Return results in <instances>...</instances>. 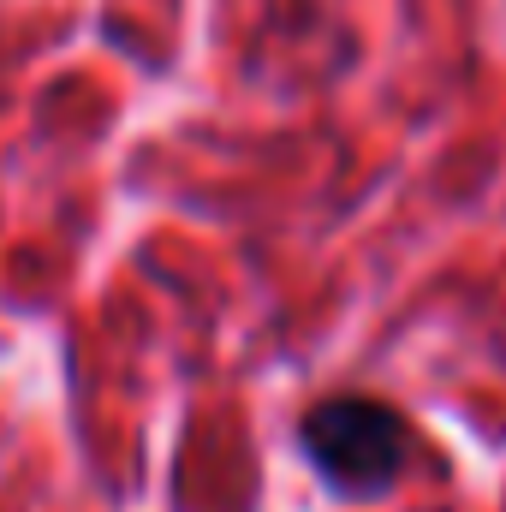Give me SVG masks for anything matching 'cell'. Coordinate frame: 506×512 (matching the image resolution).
I'll return each instance as SVG.
<instances>
[{
  "mask_svg": "<svg viewBox=\"0 0 506 512\" xmlns=\"http://www.w3.org/2000/svg\"><path fill=\"white\" fill-rule=\"evenodd\" d=\"M298 453L328 495L364 507L405 483V471L417 459V429L381 393H328V399L304 405Z\"/></svg>",
  "mask_w": 506,
  "mask_h": 512,
  "instance_id": "obj_1",
  "label": "cell"
}]
</instances>
